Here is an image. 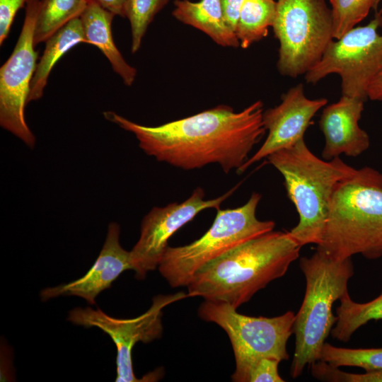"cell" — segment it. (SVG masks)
<instances>
[{"mask_svg":"<svg viewBox=\"0 0 382 382\" xmlns=\"http://www.w3.org/2000/svg\"><path fill=\"white\" fill-rule=\"evenodd\" d=\"M198 314L202 320L217 324L228 335L236 360L231 376L233 381L241 382L250 365L260 358L279 361L289 358L286 343L293 334L295 320L291 311L272 318L253 317L238 313L226 303L205 300Z\"/></svg>","mask_w":382,"mask_h":382,"instance_id":"obj_8","label":"cell"},{"mask_svg":"<svg viewBox=\"0 0 382 382\" xmlns=\"http://www.w3.org/2000/svg\"><path fill=\"white\" fill-rule=\"evenodd\" d=\"M379 13L382 15V6H381V9L379 11Z\"/></svg>","mask_w":382,"mask_h":382,"instance_id":"obj_30","label":"cell"},{"mask_svg":"<svg viewBox=\"0 0 382 382\" xmlns=\"http://www.w3.org/2000/svg\"><path fill=\"white\" fill-rule=\"evenodd\" d=\"M382 15L378 12L366 25L352 28L332 40L321 59L306 74L315 84L330 74L341 77L342 96L368 98V93L382 74Z\"/></svg>","mask_w":382,"mask_h":382,"instance_id":"obj_9","label":"cell"},{"mask_svg":"<svg viewBox=\"0 0 382 382\" xmlns=\"http://www.w3.org/2000/svg\"><path fill=\"white\" fill-rule=\"evenodd\" d=\"M263 112L261 100L240 112L221 105L156 127L137 124L112 111L103 115L134 134L139 147L158 161L183 170L217 163L228 173L242 167L264 136Z\"/></svg>","mask_w":382,"mask_h":382,"instance_id":"obj_1","label":"cell"},{"mask_svg":"<svg viewBox=\"0 0 382 382\" xmlns=\"http://www.w3.org/2000/svg\"><path fill=\"white\" fill-rule=\"evenodd\" d=\"M40 5V0L27 2L16 46L0 69V125L30 148L35 137L26 122L25 110L37 64L34 30Z\"/></svg>","mask_w":382,"mask_h":382,"instance_id":"obj_10","label":"cell"},{"mask_svg":"<svg viewBox=\"0 0 382 382\" xmlns=\"http://www.w3.org/2000/svg\"><path fill=\"white\" fill-rule=\"evenodd\" d=\"M364 102L342 96L337 102L323 108L319 126L325 139L324 159L331 160L340 154L357 157L369 147V135L359 126Z\"/></svg>","mask_w":382,"mask_h":382,"instance_id":"obj_15","label":"cell"},{"mask_svg":"<svg viewBox=\"0 0 382 382\" xmlns=\"http://www.w3.org/2000/svg\"><path fill=\"white\" fill-rule=\"evenodd\" d=\"M274 0H245L240 12L236 34L240 46L246 49L266 37L275 18Z\"/></svg>","mask_w":382,"mask_h":382,"instance_id":"obj_19","label":"cell"},{"mask_svg":"<svg viewBox=\"0 0 382 382\" xmlns=\"http://www.w3.org/2000/svg\"><path fill=\"white\" fill-rule=\"evenodd\" d=\"M368 98L372 100H382V74L370 88Z\"/></svg>","mask_w":382,"mask_h":382,"instance_id":"obj_29","label":"cell"},{"mask_svg":"<svg viewBox=\"0 0 382 382\" xmlns=\"http://www.w3.org/2000/svg\"><path fill=\"white\" fill-rule=\"evenodd\" d=\"M29 0H0V45L7 38L16 15Z\"/></svg>","mask_w":382,"mask_h":382,"instance_id":"obj_26","label":"cell"},{"mask_svg":"<svg viewBox=\"0 0 382 382\" xmlns=\"http://www.w3.org/2000/svg\"><path fill=\"white\" fill-rule=\"evenodd\" d=\"M120 231L117 224H110L102 250L88 272L69 283L42 290L41 299L46 301L59 296H76L94 304L96 296L110 288L122 272L133 270L130 251L120 245Z\"/></svg>","mask_w":382,"mask_h":382,"instance_id":"obj_14","label":"cell"},{"mask_svg":"<svg viewBox=\"0 0 382 382\" xmlns=\"http://www.w3.org/2000/svg\"><path fill=\"white\" fill-rule=\"evenodd\" d=\"M317 249L336 260L357 254L369 260L382 257L381 173L355 169L337 184Z\"/></svg>","mask_w":382,"mask_h":382,"instance_id":"obj_3","label":"cell"},{"mask_svg":"<svg viewBox=\"0 0 382 382\" xmlns=\"http://www.w3.org/2000/svg\"><path fill=\"white\" fill-rule=\"evenodd\" d=\"M336 308L337 322L332 336L341 342H348L354 332L370 320H382V292L366 303H357L346 294L340 299Z\"/></svg>","mask_w":382,"mask_h":382,"instance_id":"obj_20","label":"cell"},{"mask_svg":"<svg viewBox=\"0 0 382 382\" xmlns=\"http://www.w3.org/2000/svg\"><path fill=\"white\" fill-rule=\"evenodd\" d=\"M336 366H356L365 371L382 369V348L349 349L325 342L320 359Z\"/></svg>","mask_w":382,"mask_h":382,"instance_id":"obj_22","label":"cell"},{"mask_svg":"<svg viewBox=\"0 0 382 382\" xmlns=\"http://www.w3.org/2000/svg\"><path fill=\"white\" fill-rule=\"evenodd\" d=\"M261 195L253 192L248 201L233 209H217L209 229L199 239L179 247H168L158 265L161 274L172 287L187 286L204 265L236 246L271 231L273 221H261L256 209Z\"/></svg>","mask_w":382,"mask_h":382,"instance_id":"obj_6","label":"cell"},{"mask_svg":"<svg viewBox=\"0 0 382 382\" xmlns=\"http://www.w3.org/2000/svg\"><path fill=\"white\" fill-rule=\"evenodd\" d=\"M168 1L169 0H126L125 16L130 23L132 54L140 49L149 24Z\"/></svg>","mask_w":382,"mask_h":382,"instance_id":"obj_23","label":"cell"},{"mask_svg":"<svg viewBox=\"0 0 382 382\" xmlns=\"http://www.w3.org/2000/svg\"><path fill=\"white\" fill-rule=\"evenodd\" d=\"M238 185L224 195L204 199V191L196 188L185 201L170 203L163 207L153 208L143 219L140 236L131 253L136 277L144 279L147 272L154 270L167 249L170 238L181 227L192 221L200 212L220 205L236 190Z\"/></svg>","mask_w":382,"mask_h":382,"instance_id":"obj_12","label":"cell"},{"mask_svg":"<svg viewBox=\"0 0 382 382\" xmlns=\"http://www.w3.org/2000/svg\"><path fill=\"white\" fill-rule=\"evenodd\" d=\"M188 297L182 292L170 295H158L153 299L152 305L142 315L131 319L111 317L100 309L90 307L75 308L68 320L85 328L96 327L107 333L117 347V382L145 381L138 378L133 371L132 351L138 342H149L162 335L163 309L170 303ZM149 379V378H144ZM147 381V380H146Z\"/></svg>","mask_w":382,"mask_h":382,"instance_id":"obj_11","label":"cell"},{"mask_svg":"<svg viewBox=\"0 0 382 382\" xmlns=\"http://www.w3.org/2000/svg\"><path fill=\"white\" fill-rule=\"evenodd\" d=\"M299 266L306 279V291L293 325L296 342L290 374L294 378L320 359L337 320L332 313L333 303L348 293L347 284L354 274L351 258L336 260L319 249L311 257H302Z\"/></svg>","mask_w":382,"mask_h":382,"instance_id":"obj_5","label":"cell"},{"mask_svg":"<svg viewBox=\"0 0 382 382\" xmlns=\"http://www.w3.org/2000/svg\"><path fill=\"white\" fill-rule=\"evenodd\" d=\"M333 38L337 40L362 21L379 0H329Z\"/></svg>","mask_w":382,"mask_h":382,"instance_id":"obj_24","label":"cell"},{"mask_svg":"<svg viewBox=\"0 0 382 382\" xmlns=\"http://www.w3.org/2000/svg\"><path fill=\"white\" fill-rule=\"evenodd\" d=\"M272 28L279 42L278 71L292 78L313 67L334 39L325 0H277Z\"/></svg>","mask_w":382,"mask_h":382,"instance_id":"obj_7","label":"cell"},{"mask_svg":"<svg viewBox=\"0 0 382 382\" xmlns=\"http://www.w3.org/2000/svg\"><path fill=\"white\" fill-rule=\"evenodd\" d=\"M279 362L270 357L257 359L248 368L241 382H284L278 372Z\"/></svg>","mask_w":382,"mask_h":382,"instance_id":"obj_25","label":"cell"},{"mask_svg":"<svg viewBox=\"0 0 382 382\" xmlns=\"http://www.w3.org/2000/svg\"><path fill=\"white\" fill-rule=\"evenodd\" d=\"M172 15L184 24L200 30L216 44L226 47H238L236 33L227 25L220 0H175Z\"/></svg>","mask_w":382,"mask_h":382,"instance_id":"obj_17","label":"cell"},{"mask_svg":"<svg viewBox=\"0 0 382 382\" xmlns=\"http://www.w3.org/2000/svg\"><path fill=\"white\" fill-rule=\"evenodd\" d=\"M282 175L287 196L299 216L298 224L289 231L301 247L322 241L330 201L337 184L355 168L341 158L330 161L314 155L304 139L267 157Z\"/></svg>","mask_w":382,"mask_h":382,"instance_id":"obj_4","label":"cell"},{"mask_svg":"<svg viewBox=\"0 0 382 382\" xmlns=\"http://www.w3.org/2000/svg\"><path fill=\"white\" fill-rule=\"evenodd\" d=\"M301 246L289 231H269L250 239L200 268L187 284L188 296L221 301L235 308L270 282L282 277Z\"/></svg>","mask_w":382,"mask_h":382,"instance_id":"obj_2","label":"cell"},{"mask_svg":"<svg viewBox=\"0 0 382 382\" xmlns=\"http://www.w3.org/2000/svg\"><path fill=\"white\" fill-rule=\"evenodd\" d=\"M328 103L326 98L309 99L299 83L282 97L277 106L263 112L262 122L267 137L255 154L238 170L241 173L253 163L270 154L292 146L303 139L306 130L315 114Z\"/></svg>","mask_w":382,"mask_h":382,"instance_id":"obj_13","label":"cell"},{"mask_svg":"<svg viewBox=\"0 0 382 382\" xmlns=\"http://www.w3.org/2000/svg\"><path fill=\"white\" fill-rule=\"evenodd\" d=\"M114 16L111 12L88 1L79 18L85 43L98 47L123 83L131 86L134 82L137 70L125 61L114 42L111 28Z\"/></svg>","mask_w":382,"mask_h":382,"instance_id":"obj_16","label":"cell"},{"mask_svg":"<svg viewBox=\"0 0 382 382\" xmlns=\"http://www.w3.org/2000/svg\"><path fill=\"white\" fill-rule=\"evenodd\" d=\"M88 0H42L37 13L34 44L45 42L71 20L79 18Z\"/></svg>","mask_w":382,"mask_h":382,"instance_id":"obj_21","label":"cell"},{"mask_svg":"<svg viewBox=\"0 0 382 382\" xmlns=\"http://www.w3.org/2000/svg\"><path fill=\"white\" fill-rule=\"evenodd\" d=\"M100 6L115 16L125 17V6L126 0H88Z\"/></svg>","mask_w":382,"mask_h":382,"instance_id":"obj_28","label":"cell"},{"mask_svg":"<svg viewBox=\"0 0 382 382\" xmlns=\"http://www.w3.org/2000/svg\"><path fill=\"white\" fill-rule=\"evenodd\" d=\"M45 42V50L31 81L28 103L42 96L50 72L58 60L76 45L85 43L80 18L69 21Z\"/></svg>","mask_w":382,"mask_h":382,"instance_id":"obj_18","label":"cell"},{"mask_svg":"<svg viewBox=\"0 0 382 382\" xmlns=\"http://www.w3.org/2000/svg\"><path fill=\"white\" fill-rule=\"evenodd\" d=\"M245 0H220L224 19L235 33L241 10Z\"/></svg>","mask_w":382,"mask_h":382,"instance_id":"obj_27","label":"cell"}]
</instances>
